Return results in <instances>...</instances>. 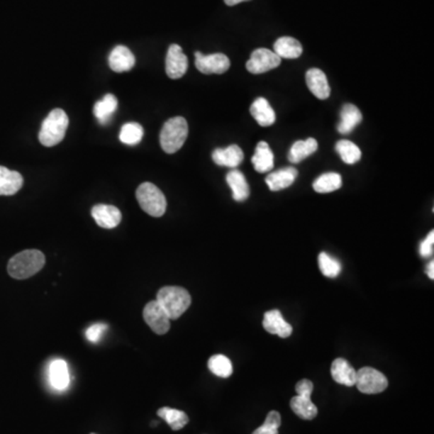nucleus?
<instances>
[{
	"label": "nucleus",
	"mask_w": 434,
	"mask_h": 434,
	"mask_svg": "<svg viewBox=\"0 0 434 434\" xmlns=\"http://www.w3.org/2000/svg\"><path fill=\"white\" fill-rule=\"evenodd\" d=\"M44 265V253L39 250H24L9 261L8 273L13 279L24 280L39 273Z\"/></svg>",
	"instance_id": "f257e3e1"
},
{
	"label": "nucleus",
	"mask_w": 434,
	"mask_h": 434,
	"mask_svg": "<svg viewBox=\"0 0 434 434\" xmlns=\"http://www.w3.org/2000/svg\"><path fill=\"white\" fill-rule=\"evenodd\" d=\"M157 301L168 313L170 320L180 318L191 306V296L189 291L177 286H165L157 294Z\"/></svg>",
	"instance_id": "f03ea898"
},
{
	"label": "nucleus",
	"mask_w": 434,
	"mask_h": 434,
	"mask_svg": "<svg viewBox=\"0 0 434 434\" xmlns=\"http://www.w3.org/2000/svg\"><path fill=\"white\" fill-rule=\"evenodd\" d=\"M69 118L65 110L55 108L48 113L41 125L39 141L46 148L56 146L63 140L68 129Z\"/></svg>",
	"instance_id": "7ed1b4c3"
},
{
	"label": "nucleus",
	"mask_w": 434,
	"mask_h": 434,
	"mask_svg": "<svg viewBox=\"0 0 434 434\" xmlns=\"http://www.w3.org/2000/svg\"><path fill=\"white\" fill-rule=\"evenodd\" d=\"M189 135V125L184 117L177 116L165 122L160 135L163 151L175 153L184 146Z\"/></svg>",
	"instance_id": "20e7f679"
},
{
	"label": "nucleus",
	"mask_w": 434,
	"mask_h": 434,
	"mask_svg": "<svg viewBox=\"0 0 434 434\" xmlns=\"http://www.w3.org/2000/svg\"><path fill=\"white\" fill-rule=\"evenodd\" d=\"M138 203L145 213H149L150 216L161 217L165 215L167 210V199L161 189L151 182H144L138 187L137 193Z\"/></svg>",
	"instance_id": "39448f33"
},
{
	"label": "nucleus",
	"mask_w": 434,
	"mask_h": 434,
	"mask_svg": "<svg viewBox=\"0 0 434 434\" xmlns=\"http://www.w3.org/2000/svg\"><path fill=\"white\" fill-rule=\"evenodd\" d=\"M358 390L362 394H382L389 386V382L385 375L374 369L372 367H363L361 369L356 372V384Z\"/></svg>",
	"instance_id": "423d86ee"
},
{
	"label": "nucleus",
	"mask_w": 434,
	"mask_h": 434,
	"mask_svg": "<svg viewBox=\"0 0 434 434\" xmlns=\"http://www.w3.org/2000/svg\"><path fill=\"white\" fill-rule=\"evenodd\" d=\"M282 63V58L268 48H257L253 51L246 63V69L252 74H263L277 68Z\"/></svg>",
	"instance_id": "0eeeda50"
},
{
	"label": "nucleus",
	"mask_w": 434,
	"mask_h": 434,
	"mask_svg": "<svg viewBox=\"0 0 434 434\" xmlns=\"http://www.w3.org/2000/svg\"><path fill=\"white\" fill-rule=\"evenodd\" d=\"M144 320L157 334H165L170 328V318L157 301H149L144 308Z\"/></svg>",
	"instance_id": "6e6552de"
},
{
	"label": "nucleus",
	"mask_w": 434,
	"mask_h": 434,
	"mask_svg": "<svg viewBox=\"0 0 434 434\" xmlns=\"http://www.w3.org/2000/svg\"><path fill=\"white\" fill-rule=\"evenodd\" d=\"M194 56H196V68L206 75L223 74L230 67L228 57L223 53L203 55L201 52H196Z\"/></svg>",
	"instance_id": "1a4fd4ad"
},
{
	"label": "nucleus",
	"mask_w": 434,
	"mask_h": 434,
	"mask_svg": "<svg viewBox=\"0 0 434 434\" xmlns=\"http://www.w3.org/2000/svg\"><path fill=\"white\" fill-rule=\"evenodd\" d=\"M189 69V60L182 48L179 45L173 44L169 46L168 53L165 57V72L170 79L177 80L185 75Z\"/></svg>",
	"instance_id": "9d476101"
},
{
	"label": "nucleus",
	"mask_w": 434,
	"mask_h": 434,
	"mask_svg": "<svg viewBox=\"0 0 434 434\" xmlns=\"http://www.w3.org/2000/svg\"><path fill=\"white\" fill-rule=\"evenodd\" d=\"M92 217L96 225L105 229H113L120 225L122 220L120 210L116 206L108 204H98L93 206Z\"/></svg>",
	"instance_id": "9b49d317"
},
{
	"label": "nucleus",
	"mask_w": 434,
	"mask_h": 434,
	"mask_svg": "<svg viewBox=\"0 0 434 434\" xmlns=\"http://www.w3.org/2000/svg\"><path fill=\"white\" fill-rule=\"evenodd\" d=\"M306 84L313 96L325 101L330 96V87L325 72L318 68L309 69L306 75Z\"/></svg>",
	"instance_id": "f8f14e48"
},
{
	"label": "nucleus",
	"mask_w": 434,
	"mask_h": 434,
	"mask_svg": "<svg viewBox=\"0 0 434 434\" xmlns=\"http://www.w3.org/2000/svg\"><path fill=\"white\" fill-rule=\"evenodd\" d=\"M263 328L280 338H289L292 334V326L285 321L282 313L277 309L270 310L265 313Z\"/></svg>",
	"instance_id": "ddd939ff"
},
{
	"label": "nucleus",
	"mask_w": 434,
	"mask_h": 434,
	"mask_svg": "<svg viewBox=\"0 0 434 434\" xmlns=\"http://www.w3.org/2000/svg\"><path fill=\"white\" fill-rule=\"evenodd\" d=\"M135 65V57L132 51L126 46L118 45L108 55V65L113 72H129Z\"/></svg>",
	"instance_id": "4468645a"
},
{
	"label": "nucleus",
	"mask_w": 434,
	"mask_h": 434,
	"mask_svg": "<svg viewBox=\"0 0 434 434\" xmlns=\"http://www.w3.org/2000/svg\"><path fill=\"white\" fill-rule=\"evenodd\" d=\"M298 177V170L294 167L280 169L274 173H270L265 177V184L268 185L270 191L277 192L282 189H287L294 184Z\"/></svg>",
	"instance_id": "2eb2a0df"
},
{
	"label": "nucleus",
	"mask_w": 434,
	"mask_h": 434,
	"mask_svg": "<svg viewBox=\"0 0 434 434\" xmlns=\"http://www.w3.org/2000/svg\"><path fill=\"white\" fill-rule=\"evenodd\" d=\"M330 374L334 382L340 385L352 387L356 384V370L344 358L334 360L330 367Z\"/></svg>",
	"instance_id": "dca6fc26"
},
{
	"label": "nucleus",
	"mask_w": 434,
	"mask_h": 434,
	"mask_svg": "<svg viewBox=\"0 0 434 434\" xmlns=\"http://www.w3.org/2000/svg\"><path fill=\"white\" fill-rule=\"evenodd\" d=\"M50 384L57 391H65L70 384V374H69L68 365L63 360H55L50 365L48 369Z\"/></svg>",
	"instance_id": "f3484780"
},
{
	"label": "nucleus",
	"mask_w": 434,
	"mask_h": 434,
	"mask_svg": "<svg viewBox=\"0 0 434 434\" xmlns=\"http://www.w3.org/2000/svg\"><path fill=\"white\" fill-rule=\"evenodd\" d=\"M244 160V152L238 145H230L226 149H216L213 152L215 165L228 168H237Z\"/></svg>",
	"instance_id": "a211bd4d"
},
{
	"label": "nucleus",
	"mask_w": 434,
	"mask_h": 434,
	"mask_svg": "<svg viewBox=\"0 0 434 434\" xmlns=\"http://www.w3.org/2000/svg\"><path fill=\"white\" fill-rule=\"evenodd\" d=\"M363 120L360 108L354 104H345L340 111V122L338 123V132L347 135L352 132Z\"/></svg>",
	"instance_id": "6ab92c4d"
},
{
	"label": "nucleus",
	"mask_w": 434,
	"mask_h": 434,
	"mask_svg": "<svg viewBox=\"0 0 434 434\" xmlns=\"http://www.w3.org/2000/svg\"><path fill=\"white\" fill-rule=\"evenodd\" d=\"M23 186V177L18 172L0 165V196L16 194Z\"/></svg>",
	"instance_id": "aec40b11"
},
{
	"label": "nucleus",
	"mask_w": 434,
	"mask_h": 434,
	"mask_svg": "<svg viewBox=\"0 0 434 434\" xmlns=\"http://www.w3.org/2000/svg\"><path fill=\"white\" fill-rule=\"evenodd\" d=\"M250 113L252 115L253 118L257 121L258 125L262 126V127H269V126L274 125L275 121H277L275 111L272 108V105L269 104V101H267L265 98H258L253 101L251 108H250Z\"/></svg>",
	"instance_id": "412c9836"
},
{
	"label": "nucleus",
	"mask_w": 434,
	"mask_h": 434,
	"mask_svg": "<svg viewBox=\"0 0 434 434\" xmlns=\"http://www.w3.org/2000/svg\"><path fill=\"white\" fill-rule=\"evenodd\" d=\"M251 163L255 170L261 174L268 173L274 168L273 151L265 141L258 143L255 155L251 158Z\"/></svg>",
	"instance_id": "4be33fe9"
},
{
	"label": "nucleus",
	"mask_w": 434,
	"mask_h": 434,
	"mask_svg": "<svg viewBox=\"0 0 434 434\" xmlns=\"http://www.w3.org/2000/svg\"><path fill=\"white\" fill-rule=\"evenodd\" d=\"M226 181H227V184H228L229 187L232 189L234 201H244L249 198V184H247L244 174L241 173V172H239L237 169L230 170L227 174V177H226Z\"/></svg>",
	"instance_id": "5701e85b"
},
{
	"label": "nucleus",
	"mask_w": 434,
	"mask_h": 434,
	"mask_svg": "<svg viewBox=\"0 0 434 434\" xmlns=\"http://www.w3.org/2000/svg\"><path fill=\"white\" fill-rule=\"evenodd\" d=\"M274 52L280 58L296 60L303 53L301 43L291 36H282L274 44Z\"/></svg>",
	"instance_id": "b1692460"
},
{
	"label": "nucleus",
	"mask_w": 434,
	"mask_h": 434,
	"mask_svg": "<svg viewBox=\"0 0 434 434\" xmlns=\"http://www.w3.org/2000/svg\"><path fill=\"white\" fill-rule=\"evenodd\" d=\"M117 106H118V101L116 96L113 94H106L101 101H96L93 113L101 125H106L111 120L113 113H116Z\"/></svg>",
	"instance_id": "393cba45"
},
{
	"label": "nucleus",
	"mask_w": 434,
	"mask_h": 434,
	"mask_svg": "<svg viewBox=\"0 0 434 434\" xmlns=\"http://www.w3.org/2000/svg\"><path fill=\"white\" fill-rule=\"evenodd\" d=\"M318 148V141L313 138H309L306 140L296 141L289 150V161L291 163H301L313 153L316 152Z\"/></svg>",
	"instance_id": "a878e982"
},
{
	"label": "nucleus",
	"mask_w": 434,
	"mask_h": 434,
	"mask_svg": "<svg viewBox=\"0 0 434 434\" xmlns=\"http://www.w3.org/2000/svg\"><path fill=\"white\" fill-rule=\"evenodd\" d=\"M291 409L303 420H313L318 415V408L311 402V397L299 396L291 399Z\"/></svg>",
	"instance_id": "bb28decb"
},
{
	"label": "nucleus",
	"mask_w": 434,
	"mask_h": 434,
	"mask_svg": "<svg viewBox=\"0 0 434 434\" xmlns=\"http://www.w3.org/2000/svg\"><path fill=\"white\" fill-rule=\"evenodd\" d=\"M157 415L165 420L173 430H181L189 423V416L186 415V413L181 411V410L168 408V406L161 408L157 411Z\"/></svg>",
	"instance_id": "cd10ccee"
},
{
	"label": "nucleus",
	"mask_w": 434,
	"mask_h": 434,
	"mask_svg": "<svg viewBox=\"0 0 434 434\" xmlns=\"http://www.w3.org/2000/svg\"><path fill=\"white\" fill-rule=\"evenodd\" d=\"M343 179L338 173L322 174L313 181V189L318 193H330L340 189Z\"/></svg>",
	"instance_id": "c85d7f7f"
},
{
	"label": "nucleus",
	"mask_w": 434,
	"mask_h": 434,
	"mask_svg": "<svg viewBox=\"0 0 434 434\" xmlns=\"http://www.w3.org/2000/svg\"><path fill=\"white\" fill-rule=\"evenodd\" d=\"M335 151L346 165H355L361 160L362 152L357 145L349 140H339L335 145Z\"/></svg>",
	"instance_id": "c756f323"
},
{
	"label": "nucleus",
	"mask_w": 434,
	"mask_h": 434,
	"mask_svg": "<svg viewBox=\"0 0 434 434\" xmlns=\"http://www.w3.org/2000/svg\"><path fill=\"white\" fill-rule=\"evenodd\" d=\"M210 372L220 378H229L233 373V366L228 357L223 355H213L208 362Z\"/></svg>",
	"instance_id": "7c9ffc66"
},
{
	"label": "nucleus",
	"mask_w": 434,
	"mask_h": 434,
	"mask_svg": "<svg viewBox=\"0 0 434 434\" xmlns=\"http://www.w3.org/2000/svg\"><path fill=\"white\" fill-rule=\"evenodd\" d=\"M144 137V129L139 123L129 122L121 128L120 140L126 145H137Z\"/></svg>",
	"instance_id": "2f4dec72"
},
{
	"label": "nucleus",
	"mask_w": 434,
	"mask_h": 434,
	"mask_svg": "<svg viewBox=\"0 0 434 434\" xmlns=\"http://www.w3.org/2000/svg\"><path fill=\"white\" fill-rule=\"evenodd\" d=\"M318 267L321 273L330 279H334L342 273V265L335 258L330 257L328 253L321 252L318 255Z\"/></svg>",
	"instance_id": "473e14b6"
},
{
	"label": "nucleus",
	"mask_w": 434,
	"mask_h": 434,
	"mask_svg": "<svg viewBox=\"0 0 434 434\" xmlns=\"http://www.w3.org/2000/svg\"><path fill=\"white\" fill-rule=\"evenodd\" d=\"M282 425V416L277 411H270L265 421L252 434H279V427Z\"/></svg>",
	"instance_id": "72a5a7b5"
},
{
	"label": "nucleus",
	"mask_w": 434,
	"mask_h": 434,
	"mask_svg": "<svg viewBox=\"0 0 434 434\" xmlns=\"http://www.w3.org/2000/svg\"><path fill=\"white\" fill-rule=\"evenodd\" d=\"M106 330H108V325H105V323H96V325H92L87 328V330H86V338L89 339V342L96 344V343L101 342V337H103V334H104Z\"/></svg>",
	"instance_id": "f704fd0d"
},
{
	"label": "nucleus",
	"mask_w": 434,
	"mask_h": 434,
	"mask_svg": "<svg viewBox=\"0 0 434 434\" xmlns=\"http://www.w3.org/2000/svg\"><path fill=\"white\" fill-rule=\"evenodd\" d=\"M433 245H434V232L432 230L426 239L422 241L421 245H420V255L422 257H430L433 255Z\"/></svg>",
	"instance_id": "c9c22d12"
},
{
	"label": "nucleus",
	"mask_w": 434,
	"mask_h": 434,
	"mask_svg": "<svg viewBox=\"0 0 434 434\" xmlns=\"http://www.w3.org/2000/svg\"><path fill=\"white\" fill-rule=\"evenodd\" d=\"M313 382L308 380V379H304V380H301V382H298L297 385H296V392L299 396H306V397H311V394H313Z\"/></svg>",
	"instance_id": "e433bc0d"
},
{
	"label": "nucleus",
	"mask_w": 434,
	"mask_h": 434,
	"mask_svg": "<svg viewBox=\"0 0 434 434\" xmlns=\"http://www.w3.org/2000/svg\"><path fill=\"white\" fill-rule=\"evenodd\" d=\"M426 273H427V275L430 277V279H432V280H433L434 279V262L433 261H430V265H427Z\"/></svg>",
	"instance_id": "4c0bfd02"
},
{
	"label": "nucleus",
	"mask_w": 434,
	"mask_h": 434,
	"mask_svg": "<svg viewBox=\"0 0 434 434\" xmlns=\"http://www.w3.org/2000/svg\"><path fill=\"white\" fill-rule=\"evenodd\" d=\"M244 1H249V0H225L226 4L228 5V6H234V5L240 4V3H244Z\"/></svg>",
	"instance_id": "58836bf2"
},
{
	"label": "nucleus",
	"mask_w": 434,
	"mask_h": 434,
	"mask_svg": "<svg viewBox=\"0 0 434 434\" xmlns=\"http://www.w3.org/2000/svg\"><path fill=\"white\" fill-rule=\"evenodd\" d=\"M91 434H96V433H91Z\"/></svg>",
	"instance_id": "ea45409f"
}]
</instances>
